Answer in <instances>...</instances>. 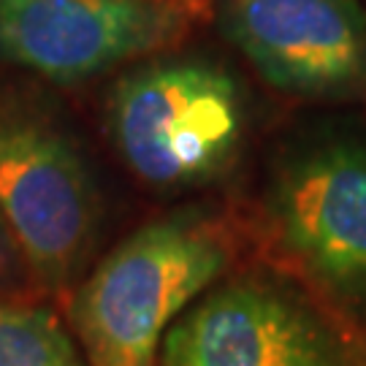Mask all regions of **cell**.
<instances>
[{"mask_svg":"<svg viewBox=\"0 0 366 366\" xmlns=\"http://www.w3.org/2000/svg\"><path fill=\"white\" fill-rule=\"evenodd\" d=\"M228 266V244L198 214L139 228L87 277L74 326L87 366H155L163 337Z\"/></svg>","mask_w":366,"mask_h":366,"instance_id":"1","label":"cell"},{"mask_svg":"<svg viewBox=\"0 0 366 366\" xmlns=\"http://www.w3.org/2000/svg\"><path fill=\"white\" fill-rule=\"evenodd\" d=\"M106 119L122 160L157 187H187L214 177L244 133L236 81L204 60L155 63L122 76Z\"/></svg>","mask_w":366,"mask_h":366,"instance_id":"2","label":"cell"},{"mask_svg":"<svg viewBox=\"0 0 366 366\" xmlns=\"http://www.w3.org/2000/svg\"><path fill=\"white\" fill-rule=\"evenodd\" d=\"M0 222L49 285L76 274L101 228L84 155L49 114L19 101L0 104Z\"/></svg>","mask_w":366,"mask_h":366,"instance_id":"3","label":"cell"},{"mask_svg":"<svg viewBox=\"0 0 366 366\" xmlns=\"http://www.w3.org/2000/svg\"><path fill=\"white\" fill-rule=\"evenodd\" d=\"M193 0H0V60L79 84L182 41Z\"/></svg>","mask_w":366,"mask_h":366,"instance_id":"4","label":"cell"},{"mask_svg":"<svg viewBox=\"0 0 366 366\" xmlns=\"http://www.w3.org/2000/svg\"><path fill=\"white\" fill-rule=\"evenodd\" d=\"M160 366H355L290 290L242 277L207 290L166 331Z\"/></svg>","mask_w":366,"mask_h":366,"instance_id":"5","label":"cell"},{"mask_svg":"<svg viewBox=\"0 0 366 366\" xmlns=\"http://www.w3.org/2000/svg\"><path fill=\"white\" fill-rule=\"evenodd\" d=\"M225 36L277 90L334 95L366 81L355 0H225Z\"/></svg>","mask_w":366,"mask_h":366,"instance_id":"6","label":"cell"},{"mask_svg":"<svg viewBox=\"0 0 366 366\" xmlns=\"http://www.w3.org/2000/svg\"><path fill=\"white\" fill-rule=\"evenodd\" d=\"M285 247L337 288H366V155L328 147L277 177L269 201Z\"/></svg>","mask_w":366,"mask_h":366,"instance_id":"7","label":"cell"},{"mask_svg":"<svg viewBox=\"0 0 366 366\" xmlns=\"http://www.w3.org/2000/svg\"><path fill=\"white\" fill-rule=\"evenodd\" d=\"M0 366L87 364L49 310L0 299Z\"/></svg>","mask_w":366,"mask_h":366,"instance_id":"8","label":"cell"},{"mask_svg":"<svg viewBox=\"0 0 366 366\" xmlns=\"http://www.w3.org/2000/svg\"><path fill=\"white\" fill-rule=\"evenodd\" d=\"M16 261H19V252H16V247H14L9 231H6L3 222H0V274L11 272Z\"/></svg>","mask_w":366,"mask_h":366,"instance_id":"9","label":"cell"}]
</instances>
